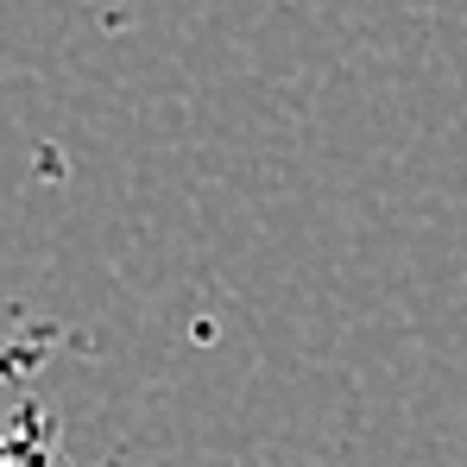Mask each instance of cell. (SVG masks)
Segmentation results:
<instances>
[{
	"label": "cell",
	"mask_w": 467,
	"mask_h": 467,
	"mask_svg": "<svg viewBox=\"0 0 467 467\" xmlns=\"http://www.w3.org/2000/svg\"><path fill=\"white\" fill-rule=\"evenodd\" d=\"M57 430L45 417H32V404L13 417V430H0V467H51Z\"/></svg>",
	"instance_id": "cell-1"
}]
</instances>
